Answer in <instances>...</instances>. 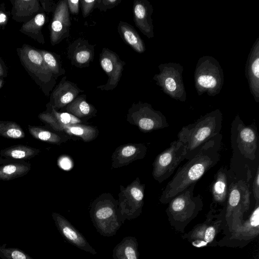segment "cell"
<instances>
[{
    "instance_id": "obj_1",
    "label": "cell",
    "mask_w": 259,
    "mask_h": 259,
    "mask_svg": "<svg viewBox=\"0 0 259 259\" xmlns=\"http://www.w3.org/2000/svg\"><path fill=\"white\" fill-rule=\"evenodd\" d=\"M222 135L220 134L205 143L197 152L177 170L167 184L159 198L162 204L168 203L177 194L199 179L220 161Z\"/></svg>"
},
{
    "instance_id": "obj_2",
    "label": "cell",
    "mask_w": 259,
    "mask_h": 259,
    "mask_svg": "<svg viewBox=\"0 0 259 259\" xmlns=\"http://www.w3.org/2000/svg\"><path fill=\"white\" fill-rule=\"evenodd\" d=\"M222 122L223 114L217 109L182 127L177 137L186 147L185 159H189L205 143L220 134Z\"/></svg>"
},
{
    "instance_id": "obj_3",
    "label": "cell",
    "mask_w": 259,
    "mask_h": 259,
    "mask_svg": "<svg viewBox=\"0 0 259 259\" xmlns=\"http://www.w3.org/2000/svg\"><path fill=\"white\" fill-rule=\"evenodd\" d=\"M196 184H191L168 203L165 210L168 221L177 232L184 233L188 225L202 209V197L200 194H194Z\"/></svg>"
},
{
    "instance_id": "obj_4",
    "label": "cell",
    "mask_w": 259,
    "mask_h": 259,
    "mask_svg": "<svg viewBox=\"0 0 259 259\" xmlns=\"http://www.w3.org/2000/svg\"><path fill=\"white\" fill-rule=\"evenodd\" d=\"M225 236L218 241V246L231 248H242L254 240L259 234V203L249 217L233 218L223 229Z\"/></svg>"
},
{
    "instance_id": "obj_5",
    "label": "cell",
    "mask_w": 259,
    "mask_h": 259,
    "mask_svg": "<svg viewBox=\"0 0 259 259\" xmlns=\"http://www.w3.org/2000/svg\"><path fill=\"white\" fill-rule=\"evenodd\" d=\"M90 215L97 231L104 237L115 235L122 225L118 208V200L105 193L91 204Z\"/></svg>"
},
{
    "instance_id": "obj_6",
    "label": "cell",
    "mask_w": 259,
    "mask_h": 259,
    "mask_svg": "<svg viewBox=\"0 0 259 259\" xmlns=\"http://www.w3.org/2000/svg\"><path fill=\"white\" fill-rule=\"evenodd\" d=\"M194 87L198 95L214 97L220 93L224 84V75L219 62L210 56L201 57L194 74Z\"/></svg>"
},
{
    "instance_id": "obj_7",
    "label": "cell",
    "mask_w": 259,
    "mask_h": 259,
    "mask_svg": "<svg viewBox=\"0 0 259 259\" xmlns=\"http://www.w3.org/2000/svg\"><path fill=\"white\" fill-rule=\"evenodd\" d=\"M231 147L234 158L254 162L258 159V139L256 126L246 125L237 115L231 124Z\"/></svg>"
},
{
    "instance_id": "obj_8",
    "label": "cell",
    "mask_w": 259,
    "mask_h": 259,
    "mask_svg": "<svg viewBox=\"0 0 259 259\" xmlns=\"http://www.w3.org/2000/svg\"><path fill=\"white\" fill-rule=\"evenodd\" d=\"M224 215L225 206L219 212L211 207L205 221L196 225L190 231L183 234L182 238L197 248L218 246L216 237L223 230Z\"/></svg>"
},
{
    "instance_id": "obj_9",
    "label": "cell",
    "mask_w": 259,
    "mask_h": 259,
    "mask_svg": "<svg viewBox=\"0 0 259 259\" xmlns=\"http://www.w3.org/2000/svg\"><path fill=\"white\" fill-rule=\"evenodd\" d=\"M159 72L153 79L161 91L171 98L184 102L187 93L183 81V66L179 63L168 62L160 64Z\"/></svg>"
},
{
    "instance_id": "obj_10",
    "label": "cell",
    "mask_w": 259,
    "mask_h": 259,
    "mask_svg": "<svg viewBox=\"0 0 259 259\" xmlns=\"http://www.w3.org/2000/svg\"><path fill=\"white\" fill-rule=\"evenodd\" d=\"M145 186L139 178L126 187L120 186L118 208L122 224L125 220L135 219L141 214L144 205Z\"/></svg>"
},
{
    "instance_id": "obj_11",
    "label": "cell",
    "mask_w": 259,
    "mask_h": 259,
    "mask_svg": "<svg viewBox=\"0 0 259 259\" xmlns=\"http://www.w3.org/2000/svg\"><path fill=\"white\" fill-rule=\"evenodd\" d=\"M186 147L182 142L178 140L172 142L154 159L152 164L153 178L159 183L167 180L186 159Z\"/></svg>"
},
{
    "instance_id": "obj_12",
    "label": "cell",
    "mask_w": 259,
    "mask_h": 259,
    "mask_svg": "<svg viewBox=\"0 0 259 259\" xmlns=\"http://www.w3.org/2000/svg\"><path fill=\"white\" fill-rule=\"evenodd\" d=\"M126 120L137 126L143 133L162 129L169 126L166 117L152 105L141 101L134 103L129 108Z\"/></svg>"
},
{
    "instance_id": "obj_13",
    "label": "cell",
    "mask_w": 259,
    "mask_h": 259,
    "mask_svg": "<svg viewBox=\"0 0 259 259\" xmlns=\"http://www.w3.org/2000/svg\"><path fill=\"white\" fill-rule=\"evenodd\" d=\"M18 52L24 67L42 83L45 86V93L48 95L55 85L56 79L39 51L25 44L18 49Z\"/></svg>"
},
{
    "instance_id": "obj_14",
    "label": "cell",
    "mask_w": 259,
    "mask_h": 259,
    "mask_svg": "<svg viewBox=\"0 0 259 259\" xmlns=\"http://www.w3.org/2000/svg\"><path fill=\"white\" fill-rule=\"evenodd\" d=\"M249 186L244 180H232L229 187L228 196L225 206L224 227L230 219L244 216L250 206Z\"/></svg>"
},
{
    "instance_id": "obj_15",
    "label": "cell",
    "mask_w": 259,
    "mask_h": 259,
    "mask_svg": "<svg viewBox=\"0 0 259 259\" xmlns=\"http://www.w3.org/2000/svg\"><path fill=\"white\" fill-rule=\"evenodd\" d=\"M100 63L108 78L105 84L97 88L102 91L113 90L120 81L125 62L115 52L104 48L100 55Z\"/></svg>"
},
{
    "instance_id": "obj_16",
    "label": "cell",
    "mask_w": 259,
    "mask_h": 259,
    "mask_svg": "<svg viewBox=\"0 0 259 259\" xmlns=\"http://www.w3.org/2000/svg\"><path fill=\"white\" fill-rule=\"evenodd\" d=\"M50 24V40L52 46L58 44L69 36L71 23L67 0L57 3Z\"/></svg>"
},
{
    "instance_id": "obj_17",
    "label": "cell",
    "mask_w": 259,
    "mask_h": 259,
    "mask_svg": "<svg viewBox=\"0 0 259 259\" xmlns=\"http://www.w3.org/2000/svg\"><path fill=\"white\" fill-rule=\"evenodd\" d=\"M52 218L55 226L62 237L75 247L93 255L97 254L96 250L89 244L87 239L64 217L53 212Z\"/></svg>"
},
{
    "instance_id": "obj_18",
    "label": "cell",
    "mask_w": 259,
    "mask_h": 259,
    "mask_svg": "<svg viewBox=\"0 0 259 259\" xmlns=\"http://www.w3.org/2000/svg\"><path fill=\"white\" fill-rule=\"evenodd\" d=\"M147 147L143 143H128L118 147L111 156V167L120 168L134 161L142 159L147 154Z\"/></svg>"
},
{
    "instance_id": "obj_19",
    "label": "cell",
    "mask_w": 259,
    "mask_h": 259,
    "mask_svg": "<svg viewBox=\"0 0 259 259\" xmlns=\"http://www.w3.org/2000/svg\"><path fill=\"white\" fill-rule=\"evenodd\" d=\"M95 45L82 38H78L67 48V56L71 64L79 68L88 67L93 61Z\"/></svg>"
},
{
    "instance_id": "obj_20",
    "label": "cell",
    "mask_w": 259,
    "mask_h": 259,
    "mask_svg": "<svg viewBox=\"0 0 259 259\" xmlns=\"http://www.w3.org/2000/svg\"><path fill=\"white\" fill-rule=\"evenodd\" d=\"M245 75L250 92L256 103L259 102V37L253 44L245 66Z\"/></svg>"
},
{
    "instance_id": "obj_21",
    "label": "cell",
    "mask_w": 259,
    "mask_h": 259,
    "mask_svg": "<svg viewBox=\"0 0 259 259\" xmlns=\"http://www.w3.org/2000/svg\"><path fill=\"white\" fill-rule=\"evenodd\" d=\"M153 8L147 0L134 1V21L141 32L148 38L154 37V26L152 15Z\"/></svg>"
},
{
    "instance_id": "obj_22",
    "label": "cell",
    "mask_w": 259,
    "mask_h": 259,
    "mask_svg": "<svg viewBox=\"0 0 259 259\" xmlns=\"http://www.w3.org/2000/svg\"><path fill=\"white\" fill-rule=\"evenodd\" d=\"M82 92L83 91L76 84L67 80L66 76H64L52 92L49 104L56 110L62 108Z\"/></svg>"
},
{
    "instance_id": "obj_23",
    "label": "cell",
    "mask_w": 259,
    "mask_h": 259,
    "mask_svg": "<svg viewBox=\"0 0 259 259\" xmlns=\"http://www.w3.org/2000/svg\"><path fill=\"white\" fill-rule=\"evenodd\" d=\"M47 107V111L40 114L39 117L58 132L61 133L62 129L66 126L86 123L68 112H58L49 103Z\"/></svg>"
},
{
    "instance_id": "obj_24",
    "label": "cell",
    "mask_w": 259,
    "mask_h": 259,
    "mask_svg": "<svg viewBox=\"0 0 259 259\" xmlns=\"http://www.w3.org/2000/svg\"><path fill=\"white\" fill-rule=\"evenodd\" d=\"M232 181L231 172L227 168L221 167L218 170L214 176L211 188L213 203L225 206Z\"/></svg>"
},
{
    "instance_id": "obj_25",
    "label": "cell",
    "mask_w": 259,
    "mask_h": 259,
    "mask_svg": "<svg viewBox=\"0 0 259 259\" xmlns=\"http://www.w3.org/2000/svg\"><path fill=\"white\" fill-rule=\"evenodd\" d=\"M65 111L86 122L96 116L97 109L86 100V95H81L66 106Z\"/></svg>"
},
{
    "instance_id": "obj_26",
    "label": "cell",
    "mask_w": 259,
    "mask_h": 259,
    "mask_svg": "<svg viewBox=\"0 0 259 259\" xmlns=\"http://www.w3.org/2000/svg\"><path fill=\"white\" fill-rule=\"evenodd\" d=\"M117 30L121 38L134 51L138 53H143L145 51V43L133 26L120 21Z\"/></svg>"
},
{
    "instance_id": "obj_27",
    "label": "cell",
    "mask_w": 259,
    "mask_h": 259,
    "mask_svg": "<svg viewBox=\"0 0 259 259\" xmlns=\"http://www.w3.org/2000/svg\"><path fill=\"white\" fill-rule=\"evenodd\" d=\"M138 243L136 237H124L113 249V259H139Z\"/></svg>"
},
{
    "instance_id": "obj_28",
    "label": "cell",
    "mask_w": 259,
    "mask_h": 259,
    "mask_svg": "<svg viewBox=\"0 0 259 259\" xmlns=\"http://www.w3.org/2000/svg\"><path fill=\"white\" fill-rule=\"evenodd\" d=\"M45 22V14L44 13H38L31 19L24 23L20 31L38 42L44 44L45 38L41 30Z\"/></svg>"
},
{
    "instance_id": "obj_29",
    "label": "cell",
    "mask_w": 259,
    "mask_h": 259,
    "mask_svg": "<svg viewBox=\"0 0 259 259\" xmlns=\"http://www.w3.org/2000/svg\"><path fill=\"white\" fill-rule=\"evenodd\" d=\"M61 133L69 136L79 137L83 141L88 142L95 139L99 132L96 127L78 123L65 126L61 131Z\"/></svg>"
},
{
    "instance_id": "obj_30",
    "label": "cell",
    "mask_w": 259,
    "mask_h": 259,
    "mask_svg": "<svg viewBox=\"0 0 259 259\" xmlns=\"http://www.w3.org/2000/svg\"><path fill=\"white\" fill-rule=\"evenodd\" d=\"M28 130L31 135L36 139L52 144L60 145L71 138L64 133H56L37 126L29 125Z\"/></svg>"
},
{
    "instance_id": "obj_31",
    "label": "cell",
    "mask_w": 259,
    "mask_h": 259,
    "mask_svg": "<svg viewBox=\"0 0 259 259\" xmlns=\"http://www.w3.org/2000/svg\"><path fill=\"white\" fill-rule=\"evenodd\" d=\"M12 2L13 5L12 13L18 18L32 16L40 9L39 1L37 0H16Z\"/></svg>"
},
{
    "instance_id": "obj_32",
    "label": "cell",
    "mask_w": 259,
    "mask_h": 259,
    "mask_svg": "<svg viewBox=\"0 0 259 259\" xmlns=\"http://www.w3.org/2000/svg\"><path fill=\"white\" fill-rule=\"evenodd\" d=\"M38 51L41 55L46 65L55 79L65 73V70L62 67L59 56L46 50H40Z\"/></svg>"
},
{
    "instance_id": "obj_33",
    "label": "cell",
    "mask_w": 259,
    "mask_h": 259,
    "mask_svg": "<svg viewBox=\"0 0 259 259\" xmlns=\"http://www.w3.org/2000/svg\"><path fill=\"white\" fill-rule=\"evenodd\" d=\"M39 152L38 150L30 147L16 145L3 150L1 154L5 156L14 159H26L33 157Z\"/></svg>"
},
{
    "instance_id": "obj_34",
    "label": "cell",
    "mask_w": 259,
    "mask_h": 259,
    "mask_svg": "<svg viewBox=\"0 0 259 259\" xmlns=\"http://www.w3.org/2000/svg\"><path fill=\"white\" fill-rule=\"evenodd\" d=\"M30 167L22 164L12 163L0 166V180H11L26 174Z\"/></svg>"
},
{
    "instance_id": "obj_35",
    "label": "cell",
    "mask_w": 259,
    "mask_h": 259,
    "mask_svg": "<svg viewBox=\"0 0 259 259\" xmlns=\"http://www.w3.org/2000/svg\"><path fill=\"white\" fill-rule=\"evenodd\" d=\"M0 135L9 138L20 139L25 137V133L17 123L0 121Z\"/></svg>"
},
{
    "instance_id": "obj_36",
    "label": "cell",
    "mask_w": 259,
    "mask_h": 259,
    "mask_svg": "<svg viewBox=\"0 0 259 259\" xmlns=\"http://www.w3.org/2000/svg\"><path fill=\"white\" fill-rule=\"evenodd\" d=\"M7 244L0 246V257L2 259H34L23 250L14 247H6Z\"/></svg>"
},
{
    "instance_id": "obj_37",
    "label": "cell",
    "mask_w": 259,
    "mask_h": 259,
    "mask_svg": "<svg viewBox=\"0 0 259 259\" xmlns=\"http://www.w3.org/2000/svg\"><path fill=\"white\" fill-rule=\"evenodd\" d=\"M120 2L121 0H96L95 9L106 12L108 9L114 8Z\"/></svg>"
},
{
    "instance_id": "obj_38",
    "label": "cell",
    "mask_w": 259,
    "mask_h": 259,
    "mask_svg": "<svg viewBox=\"0 0 259 259\" xmlns=\"http://www.w3.org/2000/svg\"><path fill=\"white\" fill-rule=\"evenodd\" d=\"M81 4L82 16L84 18L88 17L95 9L96 0H79Z\"/></svg>"
},
{
    "instance_id": "obj_39",
    "label": "cell",
    "mask_w": 259,
    "mask_h": 259,
    "mask_svg": "<svg viewBox=\"0 0 259 259\" xmlns=\"http://www.w3.org/2000/svg\"><path fill=\"white\" fill-rule=\"evenodd\" d=\"M252 188L255 203H259V165L256 168Z\"/></svg>"
},
{
    "instance_id": "obj_40",
    "label": "cell",
    "mask_w": 259,
    "mask_h": 259,
    "mask_svg": "<svg viewBox=\"0 0 259 259\" xmlns=\"http://www.w3.org/2000/svg\"><path fill=\"white\" fill-rule=\"evenodd\" d=\"M79 0H67V5L69 10L72 14H77L79 10Z\"/></svg>"
},
{
    "instance_id": "obj_41",
    "label": "cell",
    "mask_w": 259,
    "mask_h": 259,
    "mask_svg": "<svg viewBox=\"0 0 259 259\" xmlns=\"http://www.w3.org/2000/svg\"><path fill=\"white\" fill-rule=\"evenodd\" d=\"M40 2L46 11L48 12L55 11L57 3L56 4L55 2L50 1H41Z\"/></svg>"
},
{
    "instance_id": "obj_42",
    "label": "cell",
    "mask_w": 259,
    "mask_h": 259,
    "mask_svg": "<svg viewBox=\"0 0 259 259\" xmlns=\"http://www.w3.org/2000/svg\"><path fill=\"white\" fill-rule=\"evenodd\" d=\"M9 17L3 5L0 6V27L5 26L8 23Z\"/></svg>"
},
{
    "instance_id": "obj_43",
    "label": "cell",
    "mask_w": 259,
    "mask_h": 259,
    "mask_svg": "<svg viewBox=\"0 0 259 259\" xmlns=\"http://www.w3.org/2000/svg\"><path fill=\"white\" fill-rule=\"evenodd\" d=\"M71 161L67 157H62L60 162L61 167L63 169H67L71 167Z\"/></svg>"
},
{
    "instance_id": "obj_44",
    "label": "cell",
    "mask_w": 259,
    "mask_h": 259,
    "mask_svg": "<svg viewBox=\"0 0 259 259\" xmlns=\"http://www.w3.org/2000/svg\"><path fill=\"white\" fill-rule=\"evenodd\" d=\"M6 73L5 69L0 61V77L4 76Z\"/></svg>"
},
{
    "instance_id": "obj_45",
    "label": "cell",
    "mask_w": 259,
    "mask_h": 259,
    "mask_svg": "<svg viewBox=\"0 0 259 259\" xmlns=\"http://www.w3.org/2000/svg\"><path fill=\"white\" fill-rule=\"evenodd\" d=\"M3 80L0 78V88L3 86Z\"/></svg>"
}]
</instances>
